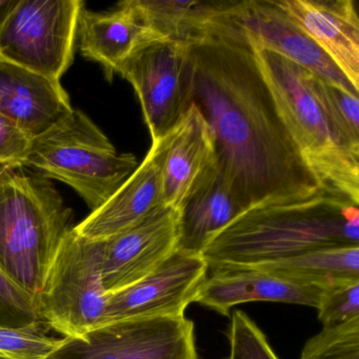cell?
Masks as SVG:
<instances>
[{
	"mask_svg": "<svg viewBox=\"0 0 359 359\" xmlns=\"http://www.w3.org/2000/svg\"><path fill=\"white\" fill-rule=\"evenodd\" d=\"M191 98L215 138L218 163L245 209L325 193L283 123L255 50L216 3L189 41Z\"/></svg>",
	"mask_w": 359,
	"mask_h": 359,
	"instance_id": "1",
	"label": "cell"
},
{
	"mask_svg": "<svg viewBox=\"0 0 359 359\" xmlns=\"http://www.w3.org/2000/svg\"><path fill=\"white\" fill-rule=\"evenodd\" d=\"M332 247H359V209L325 192L247 210L211 239L201 257L209 271L258 268Z\"/></svg>",
	"mask_w": 359,
	"mask_h": 359,
	"instance_id": "2",
	"label": "cell"
},
{
	"mask_svg": "<svg viewBox=\"0 0 359 359\" xmlns=\"http://www.w3.org/2000/svg\"><path fill=\"white\" fill-rule=\"evenodd\" d=\"M25 168L0 165V271L36 302L74 226L51 180Z\"/></svg>",
	"mask_w": 359,
	"mask_h": 359,
	"instance_id": "3",
	"label": "cell"
},
{
	"mask_svg": "<svg viewBox=\"0 0 359 359\" xmlns=\"http://www.w3.org/2000/svg\"><path fill=\"white\" fill-rule=\"evenodd\" d=\"M253 48L281 118L306 167L325 193L358 205L359 161L346 152L334 133L309 85L308 71L275 52Z\"/></svg>",
	"mask_w": 359,
	"mask_h": 359,
	"instance_id": "4",
	"label": "cell"
},
{
	"mask_svg": "<svg viewBox=\"0 0 359 359\" xmlns=\"http://www.w3.org/2000/svg\"><path fill=\"white\" fill-rule=\"evenodd\" d=\"M138 165L133 154H119L85 113L73 109L32 140L25 167L68 184L93 212L115 194Z\"/></svg>",
	"mask_w": 359,
	"mask_h": 359,
	"instance_id": "5",
	"label": "cell"
},
{
	"mask_svg": "<svg viewBox=\"0 0 359 359\" xmlns=\"http://www.w3.org/2000/svg\"><path fill=\"white\" fill-rule=\"evenodd\" d=\"M41 319L65 337L81 338L100 327L106 312L100 241L70 231L50 266L36 300Z\"/></svg>",
	"mask_w": 359,
	"mask_h": 359,
	"instance_id": "6",
	"label": "cell"
},
{
	"mask_svg": "<svg viewBox=\"0 0 359 359\" xmlns=\"http://www.w3.org/2000/svg\"><path fill=\"white\" fill-rule=\"evenodd\" d=\"M81 0H20L0 33V56L60 81L74 58Z\"/></svg>",
	"mask_w": 359,
	"mask_h": 359,
	"instance_id": "7",
	"label": "cell"
},
{
	"mask_svg": "<svg viewBox=\"0 0 359 359\" xmlns=\"http://www.w3.org/2000/svg\"><path fill=\"white\" fill-rule=\"evenodd\" d=\"M46 359H199L192 320L147 317L115 321L81 338L64 337Z\"/></svg>",
	"mask_w": 359,
	"mask_h": 359,
	"instance_id": "8",
	"label": "cell"
},
{
	"mask_svg": "<svg viewBox=\"0 0 359 359\" xmlns=\"http://www.w3.org/2000/svg\"><path fill=\"white\" fill-rule=\"evenodd\" d=\"M116 73L133 86L152 142L171 133L192 104L189 43H147L126 58Z\"/></svg>",
	"mask_w": 359,
	"mask_h": 359,
	"instance_id": "9",
	"label": "cell"
},
{
	"mask_svg": "<svg viewBox=\"0 0 359 359\" xmlns=\"http://www.w3.org/2000/svg\"><path fill=\"white\" fill-rule=\"evenodd\" d=\"M208 272L207 262L201 256L174 252L142 280L107 293L102 325L125 319L184 316Z\"/></svg>",
	"mask_w": 359,
	"mask_h": 359,
	"instance_id": "10",
	"label": "cell"
},
{
	"mask_svg": "<svg viewBox=\"0 0 359 359\" xmlns=\"http://www.w3.org/2000/svg\"><path fill=\"white\" fill-rule=\"evenodd\" d=\"M178 210L161 205L150 215L100 241L107 293L121 291L158 268L177 247Z\"/></svg>",
	"mask_w": 359,
	"mask_h": 359,
	"instance_id": "11",
	"label": "cell"
},
{
	"mask_svg": "<svg viewBox=\"0 0 359 359\" xmlns=\"http://www.w3.org/2000/svg\"><path fill=\"white\" fill-rule=\"evenodd\" d=\"M226 13L241 27L252 45L275 52L311 74L359 95L344 73L311 41L275 0L226 1Z\"/></svg>",
	"mask_w": 359,
	"mask_h": 359,
	"instance_id": "12",
	"label": "cell"
},
{
	"mask_svg": "<svg viewBox=\"0 0 359 359\" xmlns=\"http://www.w3.org/2000/svg\"><path fill=\"white\" fill-rule=\"evenodd\" d=\"M165 137L152 142L148 154L115 194L73 231L88 241H104L137 224L163 203Z\"/></svg>",
	"mask_w": 359,
	"mask_h": 359,
	"instance_id": "13",
	"label": "cell"
},
{
	"mask_svg": "<svg viewBox=\"0 0 359 359\" xmlns=\"http://www.w3.org/2000/svg\"><path fill=\"white\" fill-rule=\"evenodd\" d=\"M325 287L258 269H214L208 272L194 302L222 316H230L232 308L238 304L253 302H285L316 309Z\"/></svg>",
	"mask_w": 359,
	"mask_h": 359,
	"instance_id": "14",
	"label": "cell"
},
{
	"mask_svg": "<svg viewBox=\"0 0 359 359\" xmlns=\"http://www.w3.org/2000/svg\"><path fill=\"white\" fill-rule=\"evenodd\" d=\"M359 90V18L353 0H275Z\"/></svg>",
	"mask_w": 359,
	"mask_h": 359,
	"instance_id": "15",
	"label": "cell"
},
{
	"mask_svg": "<svg viewBox=\"0 0 359 359\" xmlns=\"http://www.w3.org/2000/svg\"><path fill=\"white\" fill-rule=\"evenodd\" d=\"M217 163L215 138L201 109L192 102L165 136L163 203L180 209L184 199Z\"/></svg>",
	"mask_w": 359,
	"mask_h": 359,
	"instance_id": "16",
	"label": "cell"
},
{
	"mask_svg": "<svg viewBox=\"0 0 359 359\" xmlns=\"http://www.w3.org/2000/svg\"><path fill=\"white\" fill-rule=\"evenodd\" d=\"M60 81L37 74L0 56V114L32 140L72 112Z\"/></svg>",
	"mask_w": 359,
	"mask_h": 359,
	"instance_id": "17",
	"label": "cell"
},
{
	"mask_svg": "<svg viewBox=\"0 0 359 359\" xmlns=\"http://www.w3.org/2000/svg\"><path fill=\"white\" fill-rule=\"evenodd\" d=\"M247 211L220 163L203 178L178 209L176 251L201 256L208 243Z\"/></svg>",
	"mask_w": 359,
	"mask_h": 359,
	"instance_id": "18",
	"label": "cell"
},
{
	"mask_svg": "<svg viewBox=\"0 0 359 359\" xmlns=\"http://www.w3.org/2000/svg\"><path fill=\"white\" fill-rule=\"evenodd\" d=\"M77 35L81 54L104 67L109 81L117 67L136 49L153 41H167L142 22L129 0L119 3L114 11L104 13L83 8Z\"/></svg>",
	"mask_w": 359,
	"mask_h": 359,
	"instance_id": "19",
	"label": "cell"
},
{
	"mask_svg": "<svg viewBox=\"0 0 359 359\" xmlns=\"http://www.w3.org/2000/svg\"><path fill=\"white\" fill-rule=\"evenodd\" d=\"M279 276L312 285H327L359 278V247H332L258 266Z\"/></svg>",
	"mask_w": 359,
	"mask_h": 359,
	"instance_id": "20",
	"label": "cell"
},
{
	"mask_svg": "<svg viewBox=\"0 0 359 359\" xmlns=\"http://www.w3.org/2000/svg\"><path fill=\"white\" fill-rule=\"evenodd\" d=\"M142 22L167 41L187 43L201 28L215 3L176 0H129Z\"/></svg>",
	"mask_w": 359,
	"mask_h": 359,
	"instance_id": "21",
	"label": "cell"
},
{
	"mask_svg": "<svg viewBox=\"0 0 359 359\" xmlns=\"http://www.w3.org/2000/svg\"><path fill=\"white\" fill-rule=\"evenodd\" d=\"M309 85L346 152L359 161V100L309 72Z\"/></svg>",
	"mask_w": 359,
	"mask_h": 359,
	"instance_id": "22",
	"label": "cell"
},
{
	"mask_svg": "<svg viewBox=\"0 0 359 359\" xmlns=\"http://www.w3.org/2000/svg\"><path fill=\"white\" fill-rule=\"evenodd\" d=\"M45 321L22 327L0 325V358L46 359L62 342V338L48 335Z\"/></svg>",
	"mask_w": 359,
	"mask_h": 359,
	"instance_id": "23",
	"label": "cell"
},
{
	"mask_svg": "<svg viewBox=\"0 0 359 359\" xmlns=\"http://www.w3.org/2000/svg\"><path fill=\"white\" fill-rule=\"evenodd\" d=\"M300 359H359V317L323 327L306 342Z\"/></svg>",
	"mask_w": 359,
	"mask_h": 359,
	"instance_id": "24",
	"label": "cell"
},
{
	"mask_svg": "<svg viewBox=\"0 0 359 359\" xmlns=\"http://www.w3.org/2000/svg\"><path fill=\"white\" fill-rule=\"evenodd\" d=\"M226 337L229 359H279L264 332L243 311L233 312Z\"/></svg>",
	"mask_w": 359,
	"mask_h": 359,
	"instance_id": "25",
	"label": "cell"
},
{
	"mask_svg": "<svg viewBox=\"0 0 359 359\" xmlns=\"http://www.w3.org/2000/svg\"><path fill=\"white\" fill-rule=\"evenodd\" d=\"M316 309L323 327H335L359 317V278L325 287Z\"/></svg>",
	"mask_w": 359,
	"mask_h": 359,
	"instance_id": "26",
	"label": "cell"
},
{
	"mask_svg": "<svg viewBox=\"0 0 359 359\" xmlns=\"http://www.w3.org/2000/svg\"><path fill=\"white\" fill-rule=\"evenodd\" d=\"M43 321L36 302L0 271V325L22 327Z\"/></svg>",
	"mask_w": 359,
	"mask_h": 359,
	"instance_id": "27",
	"label": "cell"
},
{
	"mask_svg": "<svg viewBox=\"0 0 359 359\" xmlns=\"http://www.w3.org/2000/svg\"><path fill=\"white\" fill-rule=\"evenodd\" d=\"M32 138L11 119L0 114V165H24Z\"/></svg>",
	"mask_w": 359,
	"mask_h": 359,
	"instance_id": "28",
	"label": "cell"
},
{
	"mask_svg": "<svg viewBox=\"0 0 359 359\" xmlns=\"http://www.w3.org/2000/svg\"><path fill=\"white\" fill-rule=\"evenodd\" d=\"M20 0H0V33Z\"/></svg>",
	"mask_w": 359,
	"mask_h": 359,
	"instance_id": "29",
	"label": "cell"
},
{
	"mask_svg": "<svg viewBox=\"0 0 359 359\" xmlns=\"http://www.w3.org/2000/svg\"><path fill=\"white\" fill-rule=\"evenodd\" d=\"M0 359H1V358H0Z\"/></svg>",
	"mask_w": 359,
	"mask_h": 359,
	"instance_id": "30",
	"label": "cell"
}]
</instances>
